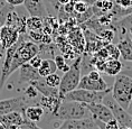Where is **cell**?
<instances>
[{
    "label": "cell",
    "mask_w": 132,
    "mask_h": 129,
    "mask_svg": "<svg viewBox=\"0 0 132 129\" xmlns=\"http://www.w3.org/2000/svg\"><path fill=\"white\" fill-rule=\"evenodd\" d=\"M52 117L59 119L62 121L81 120V119H85V118H91V113L84 103L76 101L62 100L59 107L52 115Z\"/></svg>",
    "instance_id": "6da1fadb"
},
{
    "label": "cell",
    "mask_w": 132,
    "mask_h": 129,
    "mask_svg": "<svg viewBox=\"0 0 132 129\" xmlns=\"http://www.w3.org/2000/svg\"><path fill=\"white\" fill-rule=\"evenodd\" d=\"M111 94L114 100L127 110L132 100V79L122 73L115 75Z\"/></svg>",
    "instance_id": "7a4b0ae2"
},
{
    "label": "cell",
    "mask_w": 132,
    "mask_h": 129,
    "mask_svg": "<svg viewBox=\"0 0 132 129\" xmlns=\"http://www.w3.org/2000/svg\"><path fill=\"white\" fill-rule=\"evenodd\" d=\"M81 63H82V56L75 59L73 64L68 67V70L61 78V83H59V87H58V97L62 100L66 93L77 89V85L80 83V80L82 77Z\"/></svg>",
    "instance_id": "3957f363"
},
{
    "label": "cell",
    "mask_w": 132,
    "mask_h": 129,
    "mask_svg": "<svg viewBox=\"0 0 132 129\" xmlns=\"http://www.w3.org/2000/svg\"><path fill=\"white\" fill-rule=\"evenodd\" d=\"M37 54H39V46L36 43L30 41L20 42V38H19L17 48H16L15 54L11 59V66H10L11 74L16 70H19V67L21 65H24L25 63H28Z\"/></svg>",
    "instance_id": "277c9868"
},
{
    "label": "cell",
    "mask_w": 132,
    "mask_h": 129,
    "mask_svg": "<svg viewBox=\"0 0 132 129\" xmlns=\"http://www.w3.org/2000/svg\"><path fill=\"white\" fill-rule=\"evenodd\" d=\"M112 88L106 91H90L84 89H75V90L68 92L64 95L63 100L66 101H76L81 103H100L103 100V98L109 92H111Z\"/></svg>",
    "instance_id": "5b68a950"
},
{
    "label": "cell",
    "mask_w": 132,
    "mask_h": 129,
    "mask_svg": "<svg viewBox=\"0 0 132 129\" xmlns=\"http://www.w3.org/2000/svg\"><path fill=\"white\" fill-rule=\"evenodd\" d=\"M102 103L105 104L111 110L112 115H113V118L118 121V124L120 127H132L131 116L129 115V112L125 110V109H123L117 101L114 100L113 97H112V94H111V92H109V93L103 98Z\"/></svg>",
    "instance_id": "8992f818"
},
{
    "label": "cell",
    "mask_w": 132,
    "mask_h": 129,
    "mask_svg": "<svg viewBox=\"0 0 132 129\" xmlns=\"http://www.w3.org/2000/svg\"><path fill=\"white\" fill-rule=\"evenodd\" d=\"M27 100L28 99L25 95L0 100V117L10 113V112H15V111H18L22 113L25 108L27 107Z\"/></svg>",
    "instance_id": "52a82bcc"
},
{
    "label": "cell",
    "mask_w": 132,
    "mask_h": 129,
    "mask_svg": "<svg viewBox=\"0 0 132 129\" xmlns=\"http://www.w3.org/2000/svg\"><path fill=\"white\" fill-rule=\"evenodd\" d=\"M85 105H86L87 110L90 111L91 117L93 119H97V120H101L103 122H108L114 119L111 110L102 102L100 103H86Z\"/></svg>",
    "instance_id": "ba28073f"
},
{
    "label": "cell",
    "mask_w": 132,
    "mask_h": 129,
    "mask_svg": "<svg viewBox=\"0 0 132 129\" xmlns=\"http://www.w3.org/2000/svg\"><path fill=\"white\" fill-rule=\"evenodd\" d=\"M24 6L29 16L39 17L42 19L49 17V12L43 0H25Z\"/></svg>",
    "instance_id": "9c48e42d"
},
{
    "label": "cell",
    "mask_w": 132,
    "mask_h": 129,
    "mask_svg": "<svg viewBox=\"0 0 132 129\" xmlns=\"http://www.w3.org/2000/svg\"><path fill=\"white\" fill-rule=\"evenodd\" d=\"M0 36H1V49L6 51L19 39V33L16 28L8 25H2L0 27Z\"/></svg>",
    "instance_id": "30bf717a"
},
{
    "label": "cell",
    "mask_w": 132,
    "mask_h": 129,
    "mask_svg": "<svg viewBox=\"0 0 132 129\" xmlns=\"http://www.w3.org/2000/svg\"><path fill=\"white\" fill-rule=\"evenodd\" d=\"M77 89H84V90L90 91H106L110 88L108 87L106 82L104 81L103 78L98 79V80H93L87 74H84L83 77H81Z\"/></svg>",
    "instance_id": "8fae6325"
},
{
    "label": "cell",
    "mask_w": 132,
    "mask_h": 129,
    "mask_svg": "<svg viewBox=\"0 0 132 129\" xmlns=\"http://www.w3.org/2000/svg\"><path fill=\"white\" fill-rule=\"evenodd\" d=\"M25 117L21 112L15 111L8 115L0 117V124L5 127V129H17L18 127L24 125Z\"/></svg>",
    "instance_id": "7c38bea8"
},
{
    "label": "cell",
    "mask_w": 132,
    "mask_h": 129,
    "mask_svg": "<svg viewBox=\"0 0 132 129\" xmlns=\"http://www.w3.org/2000/svg\"><path fill=\"white\" fill-rule=\"evenodd\" d=\"M96 125L93 118H85L81 120H65L57 129H95Z\"/></svg>",
    "instance_id": "4fadbf2b"
},
{
    "label": "cell",
    "mask_w": 132,
    "mask_h": 129,
    "mask_svg": "<svg viewBox=\"0 0 132 129\" xmlns=\"http://www.w3.org/2000/svg\"><path fill=\"white\" fill-rule=\"evenodd\" d=\"M39 79H42V77L39 75L38 70L29 65V63H25L19 67V83H22V82L30 83L31 81L39 80Z\"/></svg>",
    "instance_id": "5bb4252c"
},
{
    "label": "cell",
    "mask_w": 132,
    "mask_h": 129,
    "mask_svg": "<svg viewBox=\"0 0 132 129\" xmlns=\"http://www.w3.org/2000/svg\"><path fill=\"white\" fill-rule=\"evenodd\" d=\"M29 84H31L32 87H35L36 90H37L43 97L59 98L58 97V88H52V87H49V85H47L44 78L39 79V80L31 81Z\"/></svg>",
    "instance_id": "9a60e30c"
},
{
    "label": "cell",
    "mask_w": 132,
    "mask_h": 129,
    "mask_svg": "<svg viewBox=\"0 0 132 129\" xmlns=\"http://www.w3.org/2000/svg\"><path fill=\"white\" fill-rule=\"evenodd\" d=\"M118 48L120 51L121 57L123 61L132 62V41L128 35L122 36L118 43Z\"/></svg>",
    "instance_id": "2e32d148"
},
{
    "label": "cell",
    "mask_w": 132,
    "mask_h": 129,
    "mask_svg": "<svg viewBox=\"0 0 132 129\" xmlns=\"http://www.w3.org/2000/svg\"><path fill=\"white\" fill-rule=\"evenodd\" d=\"M44 113H45V110L40 105H27L25 108L24 112H22L26 120L31 121V122H39L42 120Z\"/></svg>",
    "instance_id": "e0dca14e"
},
{
    "label": "cell",
    "mask_w": 132,
    "mask_h": 129,
    "mask_svg": "<svg viewBox=\"0 0 132 129\" xmlns=\"http://www.w3.org/2000/svg\"><path fill=\"white\" fill-rule=\"evenodd\" d=\"M123 65L119 59H114V58H108L104 62V67H103V72L106 73L110 77H115V75L120 74Z\"/></svg>",
    "instance_id": "ac0fdd59"
},
{
    "label": "cell",
    "mask_w": 132,
    "mask_h": 129,
    "mask_svg": "<svg viewBox=\"0 0 132 129\" xmlns=\"http://www.w3.org/2000/svg\"><path fill=\"white\" fill-rule=\"evenodd\" d=\"M57 66L55 64V61L52 58H43L40 66L38 67V73L42 78H46L53 73H56Z\"/></svg>",
    "instance_id": "d6986e66"
},
{
    "label": "cell",
    "mask_w": 132,
    "mask_h": 129,
    "mask_svg": "<svg viewBox=\"0 0 132 129\" xmlns=\"http://www.w3.org/2000/svg\"><path fill=\"white\" fill-rule=\"evenodd\" d=\"M43 26H44V19L39 17L30 16L28 19H26V27L29 31H42Z\"/></svg>",
    "instance_id": "ffe728a7"
},
{
    "label": "cell",
    "mask_w": 132,
    "mask_h": 129,
    "mask_svg": "<svg viewBox=\"0 0 132 129\" xmlns=\"http://www.w3.org/2000/svg\"><path fill=\"white\" fill-rule=\"evenodd\" d=\"M115 27H119L121 29L122 36L128 35V29L132 27V12L127 16H124V18H122L120 21H118Z\"/></svg>",
    "instance_id": "44dd1931"
},
{
    "label": "cell",
    "mask_w": 132,
    "mask_h": 129,
    "mask_svg": "<svg viewBox=\"0 0 132 129\" xmlns=\"http://www.w3.org/2000/svg\"><path fill=\"white\" fill-rule=\"evenodd\" d=\"M105 48H106V51H108L109 58L119 59V58L121 57L120 51H119V48H118L117 45H113L112 43H108V44L105 45Z\"/></svg>",
    "instance_id": "7402d4cb"
},
{
    "label": "cell",
    "mask_w": 132,
    "mask_h": 129,
    "mask_svg": "<svg viewBox=\"0 0 132 129\" xmlns=\"http://www.w3.org/2000/svg\"><path fill=\"white\" fill-rule=\"evenodd\" d=\"M45 79V82L47 83V85L52 88H58L59 87V83H61V77L56 73H53L48 77L44 78Z\"/></svg>",
    "instance_id": "603a6c76"
},
{
    "label": "cell",
    "mask_w": 132,
    "mask_h": 129,
    "mask_svg": "<svg viewBox=\"0 0 132 129\" xmlns=\"http://www.w3.org/2000/svg\"><path fill=\"white\" fill-rule=\"evenodd\" d=\"M98 36H100V38L103 42L111 43L112 41H113L114 36H115V32L113 31V29H104L103 32H101L100 34H98Z\"/></svg>",
    "instance_id": "cb8c5ba5"
},
{
    "label": "cell",
    "mask_w": 132,
    "mask_h": 129,
    "mask_svg": "<svg viewBox=\"0 0 132 129\" xmlns=\"http://www.w3.org/2000/svg\"><path fill=\"white\" fill-rule=\"evenodd\" d=\"M93 15H94L93 8L90 7L86 11L83 12V14H77V16H76V22H77V24H82V22H85V21L87 20V19H90Z\"/></svg>",
    "instance_id": "d4e9b609"
},
{
    "label": "cell",
    "mask_w": 132,
    "mask_h": 129,
    "mask_svg": "<svg viewBox=\"0 0 132 129\" xmlns=\"http://www.w3.org/2000/svg\"><path fill=\"white\" fill-rule=\"evenodd\" d=\"M90 8V6H88L87 2L83 1V0H81V1H77L74 4V12L75 14H83L87 10V9Z\"/></svg>",
    "instance_id": "484cf974"
},
{
    "label": "cell",
    "mask_w": 132,
    "mask_h": 129,
    "mask_svg": "<svg viewBox=\"0 0 132 129\" xmlns=\"http://www.w3.org/2000/svg\"><path fill=\"white\" fill-rule=\"evenodd\" d=\"M54 61H55L56 66H57V70L59 69V70H62V71L66 72V71L68 70V67H70V66H67L65 58L63 57L62 55H56V56H55V58H54Z\"/></svg>",
    "instance_id": "4316f807"
},
{
    "label": "cell",
    "mask_w": 132,
    "mask_h": 129,
    "mask_svg": "<svg viewBox=\"0 0 132 129\" xmlns=\"http://www.w3.org/2000/svg\"><path fill=\"white\" fill-rule=\"evenodd\" d=\"M43 32L42 31H29V38H31V42L34 43H42L43 38Z\"/></svg>",
    "instance_id": "83f0119b"
},
{
    "label": "cell",
    "mask_w": 132,
    "mask_h": 129,
    "mask_svg": "<svg viewBox=\"0 0 132 129\" xmlns=\"http://www.w3.org/2000/svg\"><path fill=\"white\" fill-rule=\"evenodd\" d=\"M38 93H39V92L36 90V88L32 87L31 84H29V87L26 89V91H25V97L27 99H32V98L37 97Z\"/></svg>",
    "instance_id": "f1b7e54d"
},
{
    "label": "cell",
    "mask_w": 132,
    "mask_h": 129,
    "mask_svg": "<svg viewBox=\"0 0 132 129\" xmlns=\"http://www.w3.org/2000/svg\"><path fill=\"white\" fill-rule=\"evenodd\" d=\"M42 61H43V57L39 54H37V55H35L28 63H29V65H31L32 67H35L38 70V67L40 66V64H42Z\"/></svg>",
    "instance_id": "f546056e"
},
{
    "label": "cell",
    "mask_w": 132,
    "mask_h": 129,
    "mask_svg": "<svg viewBox=\"0 0 132 129\" xmlns=\"http://www.w3.org/2000/svg\"><path fill=\"white\" fill-rule=\"evenodd\" d=\"M104 127H105V129H120V126H119L118 121L115 120V119H112V120L105 122Z\"/></svg>",
    "instance_id": "4dcf8cb0"
},
{
    "label": "cell",
    "mask_w": 132,
    "mask_h": 129,
    "mask_svg": "<svg viewBox=\"0 0 132 129\" xmlns=\"http://www.w3.org/2000/svg\"><path fill=\"white\" fill-rule=\"evenodd\" d=\"M117 5H119L122 8H131L132 7V0H115Z\"/></svg>",
    "instance_id": "1f68e13d"
},
{
    "label": "cell",
    "mask_w": 132,
    "mask_h": 129,
    "mask_svg": "<svg viewBox=\"0 0 132 129\" xmlns=\"http://www.w3.org/2000/svg\"><path fill=\"white\" fill-rule=\"evenodd\" d=\"M6 4H8L10 7H18V6L24 5L25 0H5Z\"/></svg>",
    "instance_id": "d6a6232c"
},
{
    "label": "cell",
    "mask_w": 132,
    "mask_h": 129,
    "mask_svg": "<svg viewBox=\"0 0 132 129\" xmlns=\"http://www.w3.org/2000/svg\"><path fill=\"white\" fill-rule=\"evenodd\" d=\"M121 73L124 75H128V77H130L132 79V67H123Z\"/></svg>",
    "instance_id": "836d02e7"
},
{
    "label": "cell",
    "mask_w": 132,
    "mask_h": 129,
    "mask_svg": "<svg viewBox=\"0 0 132 129\" xmlns=\"http://www.w3.org/2000/svg\"><path fill=\"white\" fill-rule=\"evenodd\" d=\"M51 42H52L51 35H46V34H44V35H43L42 43H44V44H51Z\"/></svg>",
    "instance_id": "e575fe53"
},
{
    "label": "cell",
    "mask_w": 132,
    "mask_h": 129,
    "mask_svg": "<svg viewBox=\"0 0 132 129\" xmlns=\"http://www.w3.org/2000/svg\"><path fill=\"white\" fill-rule=\"evenodd\" d=\"M70 1H71V0H57V2H58L59 6H64L66 4H68Z\"/></svg>",
    "instance_id": "d590c367"
},
{
    "label": "cell",
    "mask_w": 132,
    "mask_h": 129,
    "mask_svg": "<svg viewBox=\"0 0 132 129\" xmlns=\"http://www.w3.org/2000/svg\"><path fill=\"white\" fill-rule=\"evenodd\" d=\"M127 111L129 112V115L131 116V118H132V100H131V102H130V104H129V107H128V109H127Z\"/></svg>",
    "instance_id": "8d00e7d4"
},
{
    "label": "cell",
    "mask_w": 132,
    "mask_h": 129,
    "mask_svg": "<svg viewBox=\"0 0 132 129\" xmlns=\"http://www.w3.org/2000/svg\"><path fill=\"white\" fill-rule=\"evenodd\" d=\"M128 36L132 38V27H130V28L128 29Z\"/></svg>",
    "instance_id": "74e56055"
},
{
    "label": "cell",
    "mask_w": 132,
    "mask_h": 129,
    "mask_svg": "<svg viewBox=\"0 0 132 129\" xmlns=\"http://www.w3.org/2000/svg\"><path fill=\"white\" fill-rule=\"evenodd\" d=\"M77 1H81V0H71V1H70V2H72V4H73V5H74V4H75V2H77Z\"/></svg>",
    "instance_id": "f35d334b"
},
{
    "label": "cell",
    "mask_w": 132,
    "mask_h": 129,
    "mask_svg": "<svg viewBox=\"0 0 132 129\" xmlns=\"http://www.w3.org/2000/svg\"><path fill=\"white\" fill-rule=\"evenodd\" d=\"M120 129H132V127H120Z\"/></svg>",
    "instance_id": "ab89813d"
},
{
    "label": "cell",
    "mask_w": 132,
    "mask_h": 129,
    "mask_svg": "<svg viewBox=\"0 0 132 129\" xmlns=\"http://www.w3.org/2000/svg\"><path fill=\"white\" fill-rule=\"evenodd\" d=\"M1 43H2V41H1V36H0V46H1Z\"/></svg>",
    "instance_id": "60d3db41"
},
{
    "label": "cell",
    "mask_w": 132,
    "mask_h": 129,
    "mask_svg": "<svg viewBox=\"0 0 132 129\" xmlns=\"http://www.w3.org/2000/svg\"><path fill=\"white\" fill-rule=\"evenodd\" d=\"M131 41H132V38H131Z\"/></svg>",
    "instance_id": "b9f144b4"
}]
</instances>
